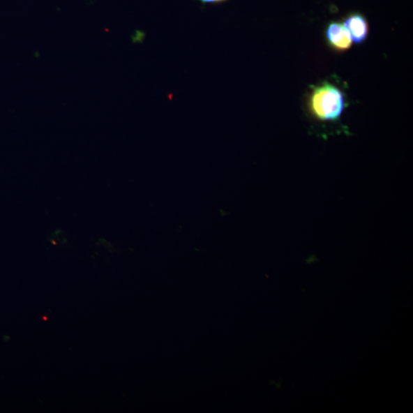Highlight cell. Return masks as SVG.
<instances>
[{"instance_id":"3957f363","label":"cell","mask_w":413,"mask_h":413,"mask_svg":"<svg viewBox=\"0 0 413 413\" xmlns=\"http://www.w3.org/2000/svg\"><path fill=\"white\" fill-rule=\"evenodd\" d=\"M343 26L349 36H350L352 43L361 44L368 38L369 26L363 15L356 13L349 15Z\"/></svg>"},{"instance_id":"6da1fadb","label":"cell","mask_w":413,"mask_h":413,"mask_svg":"<svg viewBox=\"0 0 413 413\" xmlns=\"http://www.w3.org/2000/svg\"><path fill=\"white\" fill-rule=\"evenodd\" d=\"M310 112L316 120L337 121L345 107L344 93L330 83H323L313 89L308 100Z\"/></svg>"},{"instance_id":"7a4b0ae2","label":"cell","mask_w":413,"mask_h":413,"mask_svg":"<svg viewBox=\"0 0 413 413\" xmlns=\"http://www.w3.org/2000/svg\"><path fill=\"white\" fill-rule=\"evenodd\" d=\"M325 37L329 45L338 52H345L350 49L352 45V39L343 24L333 22L329 24L325 31Z\"/></svg>"},{"instance_id":"277c9868","label":"cell","mask_w":413,"mask_h":413,"mask_svg":"<svg viewBox=\"0 0 413 413\" xmlns=\"http://www.w3.org/2000/svg\"><path fill=\"white\" fill-rule=\"evenodd\" d=\"M203 5H221L225 4L229 1V0H196Z\"/></svg>"}]
</instances>
